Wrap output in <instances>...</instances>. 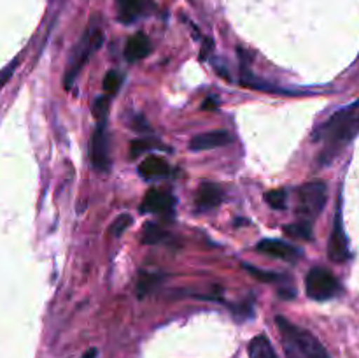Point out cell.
<instances>
[{"mask_svg":"<svg viewBox=\"0 0 359 358\" xmlns=\"http://www.w3.org/2000/svg\"><path fill=\"white\" fill-rule=\"evenodd\" d=\"M116 6L123 23H133L144 13V0H116Z\"/></svg>","mask_w":359,"mask_h":358,"instance_id":"14","label":"cell"},{"mask_svg":"<svg viewBox=\"0 0 359 358\" xmlns=\"http://www.w3.org/2000/svg\"><path fill=\"white\" fill-rule=\"evenodd\" d=\"M328 256L332 262L344 263L349 260V241H347L346 230H344V221H342V209H337L335 218H333V228L330 234L328 241Z\"/></svg>","mask_w":359,"mask_h":358,"instance_id":"7","label":"cell"},{"mask_svg":"<svg viewBox=\"0 0 359 358\" xmlns=\"http://www.w3.org/2000/svg\"><path fill=\"white\" fill-rule=\"evenodd\" d=\"M160 283V277L154 276V274H149V276H142L139 279V284H137V295L139 297H144L147 291H151L154 288V284Z\"/></svg>","mask_w":359,"mask_h":358,"instance_id":"21","label":"cell"},{"mask_svg":"<svg viewBox=\"0 0 359 358\" xmlns=\"http://www.w3.org/2000/svg\"><path fill=\"white\" fill-rule=\"evenodd\" d=\"M123 84V76L118 72V70H111V72L105 74L104 77V91L105 95H116L119 91Z\"/></svg>","mask_w":359,"mask_h":358,"instance_id":"18","label":"cell"},{"mask_svg":"<svg viewBox=\"0 0 359 358\" xmlns=\"http://www.w3.org/2000/svg\"><path fill=\"white\" fill-rule=\"evenodd\" d=\"M284 234L294 239H304V241H311L312 239V223L311 221L300 220L298 223L286 225L284 227Z\"/></svg>","mask_w":359,"mask_h":358,"instance_id":"16","label":"cell"},{"mask_svg":"<svg viewBox=\"0 0 359 358\" xmlns=\"http://www.w3.org/2000/svg\"><path fill=\"white\" fill-rule=\"evenodd\" d=\"M107 118L98 119V125L91 137L90 157L91 164L98 172H107L111 165V154H109V133H107Z\"/></svg>","mask_w":359,"mask_h":358,"instance_id":"6","label":"cell"},{"mask_svg":"<svg viewBox=\"0 0 359 358\" xmlns=\"http://www.w3.org/2000/svg\"><path fill=\"white\" fill-rule=\"evenodd\" d=\"M305 291L312 300H330L340 293V283L325 267H314L305 277Z\"/></svg>","mask_w":359,"mask_h":358,"instance_id":"5","label":"cell"},{"mask_svg":"<svg viewBox=\"0 0 359 358\" xmlns=\"http://www.w3.org/2000/svg\"><path fill=\"white\" fill-rule=\"evenodd\" d=\"M102 42H104V34H102L100 28H97V27L88 28L86 34L81 37V41L77 42V46L74 48L69 63H67V74H65L67 90H70V88H72L77 74L81 72V69H83L84 63L88 62V58L91 56V53H93L95 49L100 48Z\"/></svg>","mask_w":359,"mask_h":358,"instance_id":"3","label":"cell"},{"mask_svg":"<svg viewBox=\"0 0 359 358\" xmlns=\"http://www.w3.org/2000/svg\"><path fill=\"white\" fill-rule=\"evenodd\" d=\"M297 214L304 221H314L326 206V185L323 181H311L297 190Z\"/></svg>","mask_w":359,"mask_h":358,"instance_id":"4","label":"cell"},{"mask_svg":"<svg viewBox=\"0 0 359 358\" xmlns=\"http://www.w3.org/2000/svg\"><path fill=\"white\" fill-rule=\"evenodd\" d=\"M266 204L273 209H286V202H287V193L286 190H272L265 195Z\"/></svg>","mask_w":359,"mask_h":358,"instance_id":"19","label":"cell"},{"mask_svg":"<svg viewBox=\"0 0 359 358\" xmlns=\"http://www.w3.org/2000/svg\"><path fill=\"white\" fill-rule=\"evenodd\" d=\"M175 199L170 193L160 192V190H149L142 200V213H153L167 216V214L174 213Z\"/></svg>","mask_w":359,"mask_h":358,"instance_id":"9","label":"cell"},{"mask_svg":"<svg viewBox=\"0 0 359 358\" xmlns=\"http://www.w3.org/2000/svg\"><path fill=\"white\" fill-rule=\"evenodd\" d=\"M149 53L151 42L149 39H147V35L142 34V32L132 35L125 46V58L128 60V62H139V60L146 58Z\"/></svg>","mask_w":359,"mask_h":358,"instance_id":"12","label":"cell"},{"mask_svg":"<svg viewBox=\"0 0 359 358\" xmlns=\"http://www.w3.org/2000/svg\"><path fill=\"white\" fill-rule=\"evenodd\" d=\"M97 354H98V351L95 350V347H91V350H88L86 353L83 354V358H97Z\"/></svg>","mask_w":359,"mask_h":358,"instance_id":"23","label":"cell"},{"mask_svg":"<svg viewBox=\"0 0 359 358\" xmlns=\"http://www.w3.org/2000/svg\"><path fill=\"white\" fill-rule=\"evenodd\" d=\"M168 237L167 232L156 223H146L142 230V242L144 244H158V242L165 241Z\"/></svg>","mask_w":359,"mask_h":358,"instance_id":"17","label":"cell"},{"mask_svg":"<svg viewBox=\"0 0 359 358\" xmlns=\"http://www.w3.org/2000/svg\"><path fill=\"white\" fill-rule=\"evenodd\" d=\"M231 142L230 133L224 130H214V132L198 133L189 140V150L191 151H207V150H216V147L226 146Z\"/></svg>","mask_w":359,"mask_h":358,"instance_id":"10","label":"cell"},{"mask_svg":"<svg viewBox=\"0 0 359 358\" xmlns=\"http://www.w3.org/2000/svg\"><path fill=\"white\" fill-rule=\"evenodd\" d=\"M224 199V192L219 185L216 183H202L196 190V209L198 211H209L214 209L221 204V200Z\"/></svg>","mask_w":359,"mask_h":358,"instance_id":"11","label":"cell"},{"mask_svg":"<svg viewBox=\"0 0 359 358\" xmlns=\"http://www.w3.org/2000/svg\"><path fill=\"white\" fill-rule=\"evenodd\" d=\"M132 221H133V218L130 216V214H121V216L116 218L114 223L111 225V235H112V237H116V239L121 237V235L125 234L126 228L132 225Z\"/></svg>","mask_w":359,"mask_h":358,"instance_id":"20","label":"cell"},{"mask_svg":"<svg viewBox=\"0 0 359 358\" xmlns=\"http://www.w3.org/2000/svg\"><path fill=\"white\" fill-rule=\"evenodd\" d=\"M107 109H109V95L98 97L93 104V114L97 119L107 118Z\"/></svg>","mask_w":359,"mask_h":358,"instance_id":"22","label":"cell"},{"mask_svg":"<svg viewBox=\"0 0 359 358\" xmlns=\"http://www.w3.org/2000/svg\"><path fill=\"white\" fill-rule=\"evenodd\" d=\"M259 253L263 255L273 256V258L286 260V262L294 263L302 258V249L294 248V246L287 244V242L276 241V239H265V241H259L256 246Z\"/></svg>","mask_w":359,"mask_h":358,"instance_id":"8","label":"cell"},{"mask_svg":"<svg viewBox=\"0 0 359 358\" xmlns=\"http://www.w3.org/2000/svg\"><path fill=\"white\" fill-rule=\"evenodd\" d=\"M248 351L249 358H277L272 343H270L269 337L265 336H256L255 339L249 343Z\"/></svg>","mask_w":359,"mask_h":358,"instance_id":"15","label":"cell"},{"mask_svg":"<svg viewBox=\"0 0 359 358\" xmlns=\"http://www.w3.org/2000/svg\"><path fill=\"white\" fill-rule=\"evenodd\" d=\"M359 133V98L349 105H344L333 112L323 125L318 126L312 139L323 142V151L319 161H332L351 140Z\"/></svg>","mask_w":359,"mask_h":358,"instance_id":"1","label":"cell"},{"mask_svg":"<svg viewBox=\"0 0 359 358\" xmlns=\"http://www.w3.org/2000/svg\"><path fill=\"white\" fill-rule=\"evenodd\" d=\"M276 323L283 333L284 350L290 358H332L314 333L293 325L284 316H277Z\"/></svg>","mask_w":359,"mask_h":358,"instance_id":"2","label":"cell"},{"mask_svg":"<svg viewBox=\"0 0 359 358\" xmlns=\"http://www.w3.org/2000/svg\"><path fill=\"white\" fill-rule=\"evenodd\" d=\"M168 172H170V165L161 157H147L139 167V174L146 179L163 178Z\"/></svg>","mask_w":359,"mask_h":358,"instance_id":"13","label":"cell"}]
</instances>
